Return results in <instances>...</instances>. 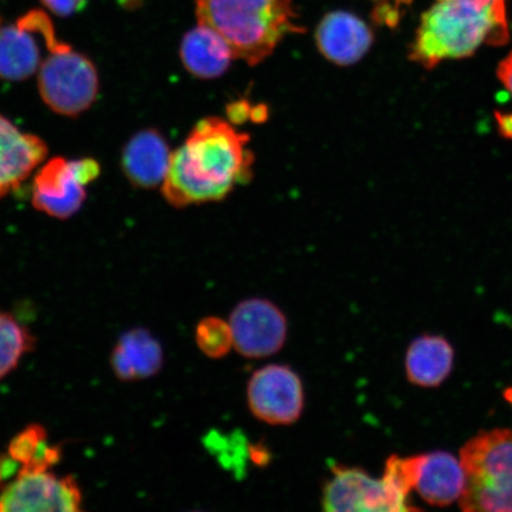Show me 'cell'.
<instances>
[{
	"label": "cell",
	"instance_id": "6da1fadb",
	"mask_svg": "<svg viewBox=\"0 0 512 512\" xmlns=\"http://www.w3.org/2000/svg\"><path fill=\"white\" fill-rule=\"evenodd\" d=\"M249 137L221 118H206L172 153L163 181L171 206L184 208L221 201L252 175L254 156Z\"/></svg>",
	"mask_w": 512,
	"mask_h": 512
},
{
	"label": "cell",
	"instance_id": "7a4b0ae2",
	"mask_svg": "<svg viewBox=\"0 0 512 512\" xmlns=\"http://www.w3.org/2000/svg\"><path fill=\"white\" fill-rule=\"evenodd\" d=\"M507 0H435L421 17L409 59L425 69L445 60L465 59L510 38Z\"/></svg>",
	"mask_w": 512,
	"mask_h": 512
},
{
	"label": "cell",
	"instance_id": "3957f363",
	"mask_svg": "<svg viewBox=\"0 0 512 512\" xmlns=\"http://www.w3.org/2000/svg\"><path fill=\"white\" fill-rule=\"evenodd\" d=\"M196 15L249 66L264 61L287 35L305 30L292 0H196Z\"/></svg>",
	"mask_w": 512,
	"mask_h": 512
},
{
	"label": "cell",
	"instance_id": "277c9868",
	"mask_svg": "<svg viewBox=\"0 0 512 512\" xmlns=\"http://www.w3.org/2000/svg\"><path fill=\"white\" fill-rule=\"evenodd\" d=\"M464 511H512V430L482 432L460 452Z\"/></svg>",
	"mask_w": 512,
	"mask_h": 512
},
{
	"label": "cell",
	"instance_id": "5b68a950",
	"mask_svg": "<svg viewBox=\"0 0 512 512\" xmlns=\"http://www.w3.org/2000/svg\"><path fill=\"white\" fill-rule=\"evenodd\" d=\"M99 75L91 60L67 43L49 51L38 72V91L51 111L78 117L99 93Z\"/></svg>",
	"mask_w": 512,
	"mask_h": 512
},
{
	"label": "cell",
	"instance_id": "8992f818",
	"mask_svg": "<svg viewBox=\"0 0 512 512\" xmlns=\"http://www.w3.org/2000/svg\"><path fill=\"white\" fill-rule=\"evenodd\" d=\"M99 175L100 165L92 158H51L34 178L32 204L54 219L67 220L82 208L87 185Z\"/></svg>",
	"mask_w": 512,
	"mask_h": 512
},
{
	"label": "cell",
	"instance_id": "52a82bcc",
	"mask_svg": "<svg viewBox=\"0 0 512 512\" xmlns=\"http://www.w3.org/2000/svg\"><path fill=\"white\" fill-rule=\"evenodd\" d=\"M247 403L255 419L271 426H290L302 418V377L287 364H267L249 377Z\"/></svg>",
	"mask_w": 512,
	"mask_h": 512
},
{
	"label": "cell",
	"instance_id": "ba28073f",
	"mask_svg": "<svg viewBox=\"0 0 512 512\" xmlns=\"http://www.w3.org/2000/svg\"><path fill=\"white\" fill-rule=\"evenodd\" d=\"M331 477L322 491V505L329 512L409 511L407 499L384 482L368 475L361 467L330 466Z\"/></svg>",
	"mask_w": 512,
	"mask_h": 512
},
{
	"label": "cell",
	"instance_id": "9c48e42d",
	"mask_svg": "<svg viewBox=\"0 0 512 512\" xmlns=\"http://www.w3.org/2000/svg\"><path fill=\"white\" fill-rule=\"evenodd\" d=\"M234 349L246 358L271 357L284 348L288 322L283 310L271 300L248 298L230 313Z\"/></svg>",
	"mask_w": 512,
	"mask_h": 512
},
{
	"label": "cell",
	"instance_id": "30bf717a",
	"mask_svg": "<svg viewBox=\"0 0 512 512\" xmlns=\"http://www.w3.org/2000/svg\"><path fill=\"white\" fill-rule=\"evenodd\" d=\"M82 492L72 476L56 477L48 470H25L0 495V511L81 510Z\"/></svg>",
	"mask_w": 512,
	"mask_h": 512
},
{
	"label": "cell",
	"instance_id": "8fae6325",
	"mask_svg": "<svg viewBox=\"0 0 512 512\" xmlns=\"http://www.w3.org/2000/svg\"><path fill=\"white\" fill-rule=\"evenodd\" d=\"M374 34L366 22L347 11L326 15L316 30L317 47L337 66H352L367 55L373 46Z\"/></svg>",
	"mask_w": 512,
	"mask_h": 512
},
{
	"label": "cell",
	"instance_id": "7c38bea8",
	"mask_svg": "<svg viewBox=\"0 0 512 512\" xmlns=\"http://www.w3.org/2000/svg\"><path fill=\"white\" fill-rule=\"evenodd\" d=\"M47 153L40 137L22 132L0 115V198L21 187Z\"/></svg>",
	"mask_w": 512,
	"mask_h": 512
},
{
	"label": "cell",
	"instance_id": "4fadbf2b",
	"mask_svg": "<svg viewBox=\"0 0 512 512\" xmlns=\"http://www.w3.org/2000/svg\"><path fill=\"white\" fill-rule=\"evenodd\" d=\"M172 153L156 130L140 131L130 139L123 153L124 174L142 189L157 187L168 172Z\"/></svg>",
	"mask_w": 512,
	"mask_h": 512
},
{
	"label": "cell",
	"instance_id": "5bb4252c",
	"mask_svg": "<svg viewBox=\"0 0 512 512\" xmlns=\"http://www.w3.org/2000/svg\"><path fill=\"white\" fill-rule=\"evenodd\" d=\"M111 363L115 376L121 381L146 380L162 370L164 352L150 331L133 329L120 337Z\"/></svg>",
	"mask_w": 512,
	"mask_h": 512
},
{
	"label": "cell",
	"instance_id": "9a60e30c",
	"mask_svg": "<svg viewBox=\"0 0 512 512\" xmlns=\"http://www.w3.org/2000/svg\"><path fill=\"white\" fill-rule=\"evenodd\" d=\"M464 488L465 472L460 460L444 451L422 454L414 489L424 501L446 507L462 496Z\"/></svg>",
	"mask_w": 512,
	"mask_h": 512
},
{
	"label": "cell",
	"instance_id": "2e32d148",
	"mask_svg": "<svg viewBox=\"0 0 512 512\" xmlns=\"http://www.w3.org/2000/svg\"><path fill=\"white\" fill-rule=\"evenodd\" d=\"M40 32L18 19L16 24L0 28V79L23 81L41 67Z\"/></svg>",
	"mask_w": 512,
	"mask_h": 512
},
{
	"label": "cell",
	"instance_id": "e0dca14e",
	"mask_svg": "<svg viewBox=\"0 0 512 512\" xmlns=\"http://www.w3.org/2000/svg\"><path fill=\"white\" fill-rule=\"evenodd\" d=\"M181 59L196 78L215 79L227 72L234 55L221 36L198 24L183 37Z\"/></svg>",
	"mask_w": 512,
	"mask_h": 512
},
{
	"label": "cell",
	"instance_id": "ac0fdd59",
	"mask_svg": "<svg viewBox=\"0 0 512 512\" xmlns=\"http://www.w3.org/2000/svg\"><path fill=\"white\" fill-rule=\"evenodd\" d=\"M453 360V349L445 338L419 337L407 351L408 380L424 388L437 387L451 374Z\"/></svg>",
	"mask_w": 512,
	"mask_h": 512
},
{
	"label": "cell",
	"instance_id": "d6986e66",
	"mask_svg": "<svg viewBox=\"0 0 512 512\" xmlns=\"http://www.w3.org/2000/svg\"><path fill=\"white\" fill-rule=\"evenodd\" d=\"M9 456L14 458L22 469L49 470L62 458L60 446L50 445L46 428L31 425L12 439Z\"/></svg>",
	"mask_w": 512,
	"mask_h": 512
},
{
	"label": "cell",
	"instance_id": "ffe728a7",
	"mask_svg": "<svg viewBox=\"0 0 512 512\" xmlns=\"http://www.w3.org/2000/svg\"><path fill=\"white\" fill-rule=\"evenodd\" d=\"M34 345L35 338L25 326L10 313L0 312V379L10 374Z\"/></svg>",
	"mask_w": 512,
	"mask_h": 512
},
{
	"label": "cell",
	"instance_id": "44dd1931",
	"mask_svg": "<svg viewBox=\"0 0 512 512\" xmlns=\"http://www.w3.org/2000/svg\"><path fill=\"white\" fill-rule=\"evenodd\" d=\"M195 342L203 355L220 360L234 348L232 328L220 317L203 318L196 325Z\"/></svg>",
	"mask_w": 512,
	"mask_h": 512
},
{
	"label": "cell",
	"instance_id": "7402d4cb",
	"mask_svg": "<svg viewBox=\"0 0 512 512\" xmlns=\"http://www.w3.org/2000/svg\"><path fill=\"white\" fill-rule=\"evenodd\" d=\"M421 456L401 458L399 456L389 457L384 467L383 480L390 488L398 492L403 498H408L409 492L415 488L418 480Z\"/></svg>",
	"mask_w": 512,
	"mask_h": 512
},
{
	"label": "cell",
	"instance_id": "603a6c76",
	"mask_svg": "<svg viewBox=\"0 0 512 512\" xmlns=\"http://www.w3.org/2000/svg\"><path fill=\"white\" fill-rule=\"evenodd\" d=\"M41 3L56 16L69 17L85 9L88 0H41Z\"/></svg>",
	"mask_w": 512,
	"mask_h": 512
},
{
	"label": "cell",
	"instance_id": "cb8c5ba5",
	"mask_svg": "<svg viewBox=\"0 0 512 512\" xmlns=\"http://www.w3.org/2000/svg\"><path fill=\"white\" fill-rule=\"evenodd\" d=\"M251 104L246 100L236 101L227 107L229 123L234 125L243 124L251 115Z\"/></svg>",
	"mask_w": 512,
	"mask_h": 512
},
{
	"label": "cell",
	"instance_id": "d4e9b609",
	"mask_svg": "<svg viewBox=\"0 0 512 512\" xmlns=\"http://www.w3.org/2000/svg\"><path fill=\"white\" fill-rule=\"evenodd\" d=\"M497 76L503 86L508 89L512 96V51L505 59L498 64Z\"/></svg>",
	"mask_w": 512,
	"mask_h": 512
},
{
	"label": "cell",
	"instance_id": "484cf974",
	"mask_svg": "<svg viewBox=\"0 0 512 512\" xmlns=\"http://www.w3.org/2000/svg\"><path fill=\"white\" fill-rule=\"evenodd\" d=\"M498 131L504 138L512 139V112H497Z\"/></svg>",
	"mask_w": 512,
	"mask_h": 512
},
{
	"label": "cell",
	"instance_id": "4316f807",
	"mask_svg": "<svg viewBox=\"0 0 512 512\" xmlns=\"http://www.w3.org/2000/svg\"><path fill=\"white\" fill-rule=\"evenodd\" d=\"M268 117L267 107L265 105H258L251 108V115L249 119L255 124L264 123Z\"/></svg>",
	"mask_w": 512,
	"mask_h": 512
},
{
	"label": "cell",
	"instance_id": "83f0119b",
	"mask_svg": "<svg viewBox=\"0 0 512 512\" xmlns=\"http://www.w3.org/2000/svg\"><path fill=\"white\" fill-rule=\"evenodd\" d=\"M3 482H4V477H3L2 470H0V484H2Z\"/></svg>",
	"mask_w": 512,
	"mask_h": 512
}]
</instances>
